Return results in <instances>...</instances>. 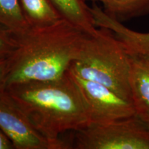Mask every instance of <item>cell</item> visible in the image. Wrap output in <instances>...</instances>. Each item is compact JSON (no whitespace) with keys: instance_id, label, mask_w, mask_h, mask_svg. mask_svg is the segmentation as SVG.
<instances>
[{"instance_id":"cell-1","label":"cell","mask_w":149,"mask_h":149,"mask_svg":"<svg viewBox=\"0 0 149 149\" xmlns=\"http://www.w3.org/2000/svg\"><path fill=\"white\" fill-rule=\"evenodd\" d=\"M86 32L60 19L42 27H31L15 35L17 47L9 57L6 88L29 81H52L64 77L77 56Z\"/></svg>"},{"instance_id":"cell-2","label":"cell","mask_w":149,"mask_h":149,"mask_svg":"<svg viewBox=\"0 0 149 149\" xmlns=\"http://www.w3.org/2000/svg\"><path fill=\"white\" fill-rule=\"evenodd\" d=\"M46 138L59 141L61 134L91 124L88 107L69 72L59 79L29 81L5 88Z\"/></svg>"},{"instance_id":"cell-3","label":"cell","mask_w":149,"mask_h":149,"mask_svg":"<svg viewBox=\"0 0 149 149\" xmlns=\"http://www.w3.org/2000/svg\"><path fill=\"white\" fill-rule=\"evenodd\" d=\"M130 68L129 54L114 33L97 27L94 33H85L69 70L106 86L132 103Z\"/></svg>"},{"instance_id":"cell-4","label":"cell","mask_w":149,"mask_h":149,"mask_svg":"<svg viewBox=\"0 0 149 149\" xmlns=\"http://www.w3.org/2000/svg\"><path fill=\"white\" fill-rule=\"evenodd\" d=\"M74 133L72 148L149 149V128L136 115Z\"/></svg>"},{"instance_id":"cell-5","label":"cell","mask_w":149,"mask_h":149,"mask_svg":"<svg viewBox=\"0 0 149 149\" xmlns=\"http://www.w3.org/2000/svg\"><path fill=\"white\" fill-rule=\"evenodd\" d=\"M0 130L15 149H68L66 141H52L37 130L6 89L0 91Z\"/></svg>"},{"instance_id":"cell-6","label":"cell","mask_w":149,"mask_h":149,"mask_svg":"<svg viewBox=\"0 0 149 149\" xmlns=\"http://www.w3.org/2000/svg\"><path fill=\"white\" fill-rule=\"evenodd\" d=\"M68 72L86 103L91 124H107L136 115L133 104L111 89L100 83L84 79L69 70Z\"/></svg>"},{"instance_id":"cell-7","label":"cell","mask_w":149,"mask_h":149,"mask_svg":"<svg viewBox=\"0 0 149 149\" xmlns=\"http://www.w3.org/2000/svg\"><path fill=\"white\" fill-rule=\"evenodd\" d=\"M90 8L96 26L111 31L128 54L149 56V32H138L126 27L95 2Z\"/></svg>"},{"instance_id":"cell-8","label":"cell","mask_w":149,"mask_h":149,"mask_svg":"<svg viewBox=\"0 0 149 149\" xmlns=\"http://www.w3.org/2000/svg\"><path fill=\"white\" fill-rule=\"evenodd\" d=\"M129 55L132 103L136 116L149 128V56Z\"/></svg>"},{"instance_id":"cell-9","label":"cell","mask_w":149,"mask_h":149,"mask_svg":"<svg viewBox=\"0 0 149 149\" xmlns=\"http://www.w3.org/2000/svg\"><path fill=\"white\" fill-rule=\"evenodd\" d=\"M61 17L86 33H93L97 27L85 0H49Z\"/></svg>"},{"instance_id":"cell-10","label":"cell","mask_w":149,"mask_h":149,"mask_svg":"<svg viewBox=\"0 0 149 149\" xmlns=\"http://www.w3.org/2000/svg\"><path fill=\"white\" fill-rule=\"evenodd\" d=\"M100 2L106 13L121 22L149 14V0H85Z\"/></svg>"},{"instance_id":"cell-11","label":"cell","mask_w":149,"mask_h":149,"mask_svg":"<svg viewBox=\"0 0 149 149\" xmlns=\"http://www.w3.org/2000/svg\"><path fill=\"white\" fill-rule=\"evenodd\" d=\"M19 2L31 27L46 26L62 19L49 0H19Z\"/></svg>"},{"instance_id":"cell-12","label":"cell","mask_w":149,"mask_h":149,"mask_svg":"<svg viewBox=\"0 0 149 149\" xmlns=\"http://www.w3.org/2000/svg\"><path fill=\"white\" fill-rule=\"evenodd\" d=\"M0 24L14 35L22 34L31 28L24 16L19 0H0Z\"/></svg>"},{"instance_id":"cell-13","label":"cell","mask_w":149,"mask_h":149,"mask_svg":"<svg viewBox=\"0 0 149 149\" xmlns=\"http://www.w3.org/2000/svg\"><path fill=\"white\" fill-rule=\"evenodd\" d=\"M16 47L17 40L15 35L0 24V59L8 58Z\"/></svg>"},{"instance_id":"cell-14","label":"cell","mask_w":149,"mask_h":149,"mask_svg":"<svg viewBox=\"0 0 149 149\" xmlns=\"http://www.w3.org/2000/svg\"><path fill=\"white\" fill-rule=\"evenodd\" d=\"M10 67L9 57L0 59V91L5 89L6 81Z\"/></svg>"},{"instance_id":"cell-15","label":"cell","mask_w":149,"mask_h":149,"mask_svg":"<svg viewBox=\"0 0 149 149\" xmlns=\"http://www.w3.org/2000/svg\"><path fill=\"white\" fill-rule=\"evenodd\" d=\"M0 149H15L13 144L0 130Z\"/></svg>"}]
</instances>
